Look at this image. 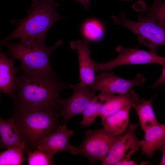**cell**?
Instances as JSON below:
<instances>
[{
  "label": "cell",
  "mask_w": 165,
  "mask_h": 165,
  "mask_svg": "<svg viewBox=\"0 0 165 165\" xmlns=\"http://www.w3.org/2000/svg\"><path fill=\"white\" fill-rule=\"evenodd\" d=\"M23 72L17 78V94L12 98L14 105H51L62 108L59 104L60 93L68 85L53 71Z\"/></svg>",
  "instance_id": "1"
},
{
  "label": "cell",
  "mask_w": 165,
  "mask_h": 165,
  "mask_svg": "<svg viewBox=\"0 0 165 165\" xmlns=\"http://www.w3.org/2000/svg\"><path fill=\"white\" fill-rule=\"evenodd\" d=\"M27 11V15L21 19H14L11 24L16 25L14 30L2 42L20 39L28 45H45L46 35L52 25L63 19L57 12L59 4L54 0H32Z\"/></svg>",
  "instance_id": "2"
},
{
  "label": "cell",
  "mask_w": 165,
  "mask_h": 165,
  "mask_svg": "<svg viewBox=\"0 0 165 165\" xmlns=\"http://www.w3.org/2000/svg\"><path fill=\"white\" fill-rule=\"evenodd\" d=\"M62 109L51 105H15L12 116L18 128L21 139L34 151L38 142L61 125Z\"/></svg>",
  "instance_id": "3"
},
{
  "label": "cell",
  "mask_w": 165,
  "mask_h": 165,
  "mask_svg": "<svg viewBox=\"0 0 165 165\" xmlns=\"http://www.w3.org/2000/svg\"><path fill=\"white\" fill-rule=\"evenodd\" d=\"M63 41L60 40L51 46L43 45H28L19 41L16 43L1 42V45L6 46V53L18 59L21 65L19 70L27 72H50L53 71L50 63L51 54Z\"/></svg>",
  "instance_id": "4"
},
{
  "label": "cell",
  "mask_w": 165,
  "mask_h": 165,
  "mask_svg": "<svg viewBox=\"0 0 165 165\" xmlns=\"http://www.w3.org/2000/svg\"><path fill=\"white\" fill-rule=\"evenodd\" d=\"M112 18L116 24L121 25L134 34L139 44L147 46L152 53L157 54V47L165 45V27L151 17L140 16L137 21H133L122 13L118 16H112Z\"/></svg>",
  "instance_id": "5"
},
{
  "label": "cell",
  "mask_w": 165,
  "mask_h": 165,
  "mask_svg": "<svg viewBox=\"0 0 165 165\" xmlns=\"http://www.w3.org/2000/svg\"><path fill=\"white\" fill-rule=\"evenodd\" d=\"M85 138L79 146L74 147L73 155L87 158L90 163L102 161L115 141L120 136L111 135L103 128L85 132Z\"/></svg>",
  "instance_id": "6"
},
{
  "label": "cell",
  "mask_w": 165,
  "mask_h": 165,
  "mask_svg": "<svg viewBox=\"0 0 165 165\" xmlns=\"http://www.w3.org/2000/svg\"><path fill=\"white\" fill-rule=\"evenodd\" d=\"M116 50L119 53L118 56L110 61L100 63L93 60L95 72L112 70L119 66L127 64L157 63L163 67L165 66V57L160 56L150 51L137 48H125L120 45L116 47Z\"/></svg>",
  "instance_id": "7"
},
{
  "label": "cell",
  "mask_w": 165,
  "mask_h": 165,
  "mask_svg": "<svg viewBox=\"0 0 165 165\" xmlns=\"http://www.w3.org/2000/svg\"><path fill=\"white\" fill-rule=\"evenodd\" d=\"M136 123L130 124L125 132L112 144L102 161V165H116L118 162L129 159L138 151L142 143L136 136Z\"/></svg>",
  "instance_id": "8"
},
{
  "label": "cell",
  "mask_w": 165,
  "mask_h": 165,
  "mask_svg": "<svg viewBox=\"0 0 165 165\" xmlns=\"http://www.w3.org/2000/svg\"><path fill=\"white\" fill-rule=\"evenodd\" d=\"M68 86L73 89L72 95L67 99L61 98L59 101V105L63 107L60 115L63 117L65 124L74 116L81 114L96 97V91L89 89L80 82L75 85L69 84Z\"/></svg>",
  "instance_id": "9"
},
{
  "label": "cell",
  "mask_w": 165,
  "mask_h": 165,
  "mask_svg": "<svg viewBox=\"0 0 165 165\" xmlns=\"http://www.w3.org/2000/svg\"><path fill=\"white\" fill-rule=\"evenodd\" d=\"M145 80L143 75L138 74L133 80H127L112 72H101L96 76L94 83L87 87L90 89L114 94L126 93L131 87L139 86Z\"/></svg>",
  "instance_id": "10"
},
{
  "label": "cell",
  "mask_w": 165,
  "mask_h": 165,
  "mask_svg": "<svg viewBox=\"0 0 165 165\" xmlns=\"http://www.w3.org/2000/svg\"><path fill=\"white\" fill-rule=\"evenodd\" d=\"M73 134V131L68 129L66 125L63 123L56 130L39 141L36 150L44 152L51 160L54 155L58 152L65 151L73 154L74 146L69 144V140Z\"/></svg>",
  "instance_id": "11"
},
{
  "label": "cell",
  "mask_w": 165,
  "mask_h": 165,
  "mask_svg": "<svg viewBox=\"0 0 165 165\" xmlns=\"http://www.w3.org/2000/svg\"><path fill=\"white\" fill-rule=\"evenodd\" d=\"M70 48L77 51L78 56L80 82L87 86L93 84L96 76L90 50L85 40H77L70 43Z\"/></svg>",
  "instance_id": "12"
},
{
  "label": "cell",
  "mask_w": 165,
  "mask_h": 165,
  "mask_svg": "<svg viewBox=\"0 0 165 165\" xmlns=\"http://www.w3.org/2000/svg\"><path fill=\"white\" fill-rule=\"evenodd\" d=\"M138 94L131 88L126 93L114 95L108 94L104 103L100 114L101 122L110 115L125 108H134L141 102Z\"/></svg>",
  "instance_id": "13"
},
{
  "label": "cell",
  "mask_w": 165,
  "mask_h": 165,
  "mask_svg": "<svg viewBox=\"0 0 165 165\" xmlns=\"http://www.w3.org/2000/svg\"><path fill=\"white\" fill-rule=\"evenodd\" d=\"M6 53L1 50L0 52V90L2 93L14 97L17 90L16 74L20 70L16 68L14 62L16 59L13 57L10 58Z\"/></svg>",
  "instance_id": "14"
},
{
  "label": "cell",
  "mask_w": 165,
  "mask_h": 165,
  "mask_svg": "<svg viewBox=\"0 0 165 165\" xmlns=\"http://www.w3.org/2000/svg\"><path fill=\"white\" fill-rule=\"evenodd\" d=\"M0 148H22L24 153L31 150L22 141L20 132L13 118H0Z\"/></svg>",
  "instance_id": "15"
},
{
  "label": "cell",
  "mask_w": 165,
  "mask_h": 165,
  "mask_svg": "<svg viewBox=\"0 0 165 165\" xmlns=\"http://www.w3.org/2000/svg\"><path fill=\"white\" fill-rule=\"evenodd\" d=\"M165 126L159 123L144 131L141 146L142 154L150 157L157 149H161L164 143Z\"/></svg>",
  "instance_id": "16"
},
{
  "label": "cell",
  "mask_w": 165,
  "mask_h": 165,
  "mask_svg": "<svg viewBox=\"0 0 165 165\" xmlns=\"http://www.w3.org/2000/svg\"><path fill=\"white\" fill-rule=\"evenodd\" d=\"M132 108H125L108 116L101 123L103 128L111 135L121 136L126 131L129 122V112Z\"/></svg>",
  "instance_id": "17"
},
{
  "label": "cell",
  "mask_w": 165,
  "mask_h": 165,
  "mask_svg": "<svg viewBox=\"0 0 165 165\" xmlns=\"http://www.w3.org/2000/svg\"><path fill=\"white\" fill-rule=\"evenodd\" d=\"M152 99H141L140 103L134 108L141 127L144 131L159 123L152 108Z\"/></svg>",
  "instance_id": "18"
},
{
  "label": "cell",
  "mask_w": 165,
  "mask_h": 165,
  "mask_svg": "<svg viewBox=\"0 0 165 165\" xmlns=\"http://www.w3.org/2000/svg\"><path fill=\"white\" fill-rule=\"evenodd\" d=\"M83 36L87 41L97 42L104 37V28L101 23L98 20L90 18L85 20L81 28Z\"/></svg>",
  "instance_id": "19"
},
{
  "label": "cell",
  "mask_w": 165,
  "mask_h": 165,
  "mask_svg": "<svg viewBox=\"0 0 165 165\" xmlns=\"http://www.w3.org/2000/svg\"><path fill=\"white\" fill-rule=\"evenodd\" d=\"M104 102L98 96L81 113L83 119L80 125L83 127L90 126L100 115Z\"/></svg>",
  "instance_id": "20"
},
{
  "label": "cell",
  "mask_w": 165,
  "mask_h": 165,
  "mask_svg": "<svg viewBox=\"0 0 165 165\" xmlns=\"http://www.w3.org/2000/svg\"><path fill=\"white\" fill-rule=\"evenodd\" d=\"M22 148H9L0 153V165H20L26 160Z\"/></svg>",
  "instance_id": "21"
},
{
  "label": "cell",
  "mask_w": 165,
  "mask_h": 165,
  "mask_svg": "<svg viewBox=\"0 0 165 165\" xmlns=\"http://www.w3.org/2000/svg\"><path fill=\"white\" fill-rule=\"evenodd\" d=\"M147 14L161 25L165 27V1L155 2L147 9Z\"/></svg>",
  "instance_id": "22"
},
{
  "label": "cell",
  "mask_w": 165,
  "mask_h": 165,
  "mask_svg": "<svg viewBox=\"0 0 165 165\" xmlns=\"http://www.w3.org/2000/svg\"><path fill=\"white\" fill-rule=\"evenodd\" d=\"M28 164L29 165H53L51 160L43 151L38 149L34 151H30L26 153Z\"/></svg>",
  "instance_id": "23"
},
{
  "label": "cell",
  "mask_w": 165,
  "mask_h": 165,
  "mask_svg": "<svg viewBox=\"0 0 165 165\" xmlns=\"http://www.w3.org/2000/svg\"><path fill=\"white\" fill-rule=\"evenodd\" d=\"M163 84H165V66L163 67L162 72L160 76L155 82L152 87H155Z\"/></svg>",
  "instance_id": "24"
},
{
  "label": "cell",
  "mask_w": 165,
  "mask_h": 165,
  "mask_svg": "<svg viewBox=\"0 0 165 165\" xmlns=\"http://www.w3.org/2000/svg\"><path fill=\"white\" fill-rule=\"evenodd\" d=\"M138 164L134 161L130 160L129 159L121 160L117 163L116 165H136Z\"/></svg>",
  "instance_id": "25"
},
{
  "label": "cell",
  "mask_w": 165,
  "mask_h": 165,
  "mask_svg": "<svg viewBox=\"0 0 165 165\" xmlns=\"http://www.w3.org/2000/svg\"><path fill=\"white\" fill-rule=\"evenodd\" d=\"M81 4L87 11L89 9L90 2L91 0H75Z\"/></svg>",
  "instance_id": "26"
},
{
  "label": "cell",
  "mask_w": 165,
  "mask_h": 165,
  "mask_svg": "<svg viewBox=\"0 0 165 165\" xmlns=\"http://www.w3.org/2000/svg\"><path fill=\"white\" fill-rule=\"evenodd\" d=\"M161 150L162 152V156L159 165H165V145L163 146Z\"/></svg>",
  "instance_id": "27"
},
{
  "label": "cell",
  "mask_w": 165,
  "mask_h": 165,
  "mask_svg": "<svg viewBox=\"0 0 165 165\" xmlns=\"http://www.w3.org/2000/svg\"><path fill=\"white\" fill-rule=\"evenodd\" d=\"M163 145H165V129H164V144Z\"/></svg>",
  "instance_id": "28"
},
{
  "label": "cell",
  "mask_w": 165,
  "mask_h": 165,
  "mask_svg": "<svg viewBox=\"0 0 165 165\" xmlns=\"http://www.w3.org/2000/svg\"><path fill=\"white\" fill-rule=\"evenodd\" d=\"M161 0H155V2H159L161 1Z\"/></svg>",
  "instance_id": "29"
}]
</instances>
